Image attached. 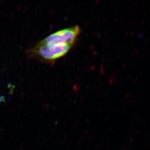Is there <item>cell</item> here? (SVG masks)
Returning a JSON list of instances; mask_svg holds the SVG:
<instances>
[{
  "label": "cell",
  "mask_w": 150,
  "mask_h": 150,
  "mask_svg": "<svg viewBox=\"0 0 150 150\" xmlns=\"http://www.w3.org/2000/svg\"><path fill=\"white\" fill-rule=\"evenodd\" d=\"M72 45L69 44L46 45L38 43L29 52L32 57L46 62H52L66 55Z\"/></svg>",
  "instance_id": "obj_1"
},
{
  "label": "cell",
  "mask_w": 150,
  "mask_h": 150,
  "mask_svg": "<svg viewBox=\"0 0 150 150\" xmlns=\"http://www.w3.org/2000/svg\"><path fill=\"white\" fill-rule=\"evenodd\" d=\"M81 29L78 25L68 27L50 34L38 43L46 45H73L79 35Z\"/></svg>",
  "instance_id": "obj_2"
}]
</instances>
